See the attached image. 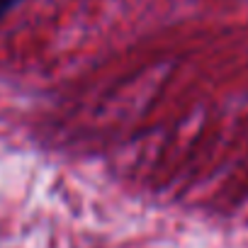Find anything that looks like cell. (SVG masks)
<instances>
[{"label":"cell","mask_w":248,"mask_h":248,"mask_svg":"<svg viewBox=\"0 0 248 248\" xmlns=\"http://www.w3.org/2000/svg\"><path fill=\"white\" fill-rule=\"evenodd\" d=\"M17 3H20V0H0V20H3V17H5Z\"/></svg>","instance_id":"1"}]
</instances>
